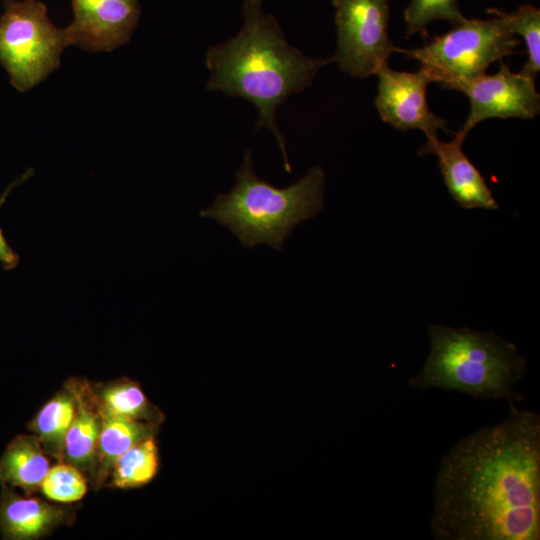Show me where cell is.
Returning <instances> with one entry per match:
<instances>
[{
	"label": "cell",
	"instance_id": "cell-1",
	"mask_svg": "<svg viewBox=\"0 0 540 540\" xmlns=\"http://www.w3.org/2000/svg\"><path fill=\"white\" fill-rule=\"evenodd\" d=\"M508 404L504 420L463 437L441 459L434 539H540V416Z\"/></svg>",
	"mask_w": 540,
	"mask_h": 540
},
{
	"label": "cell",
	"instance_id": "cell-2",
	"mask_svg": "<svg viewBox=\"0 0 540 540\" xmlns=\"http://www.w3.org/2000/svg\"><path fill=\"white\" fill-rule=\"evenodd\" d=\"M243 12L240 32L206 52L205 63L211 73L207 89L252 102L258 108L256 129L271 130L284 169L291 173L275 111L291 95L310 86L317 72L334 60L311 58L291 46L274 17L264 13L261 0H245Z\"/></svg>",
	"mask_w": 540,
	"mask_h": 540
},
{
	"label": "cell",
	"instance_id": "cell-3",
	"mask_svg": "<svg viewBox=\"0 0 540 540\" xmlns=\"http://www.w3.org/2000/svg\"><path fill=\"white\" fill-rule=\"evenodd\" d=\"M324 180L323 169L314 166L290 186L275 187L257 176L249 149L230 192L219 194L199 215L227 227L245 247L281 250L296 225L321 211Z\"/></svg>",
	"mask_w": 540,
	"mask_h": 540
},
{
	"label": "cell",
	"instance_id": "cell-4",
	"mask_svg": "<svg viewBox=\"0 0 540 540\" xmlns=\"http://www.w3.org/2000/svg\"><path fill=\"white\" fill-rule=\"evenodd\" d=\"M430 351L409 386L443 389L481 399H520L515 386L526 372L516 346L491 332L433 325Z\"/></svg>",
	"mask_w": 540,
	"mask_h": 540
},
{
	"label": "cell",
	"instance_id": "cell-5",
	"mask_svg": "<svg viewBox=\"0 0 540 540\" xmlns=\"http://www.w3.org/2000/svg\"><path fill=\"white\" fill-rule=\"evenodd\" d=\"M490 20L465 19L445 34L436 35L423 47L397 48L420 63L431 82L450 89L460 80L485 73L488 66L516 51L519 40L497 14Z\"/></svg>",
	"mask_w": 540,
	"mask_h": 540
},
{
	"label": "cell",
	"instance_id": "cell-6",
	"mask_svg": "<svg viewBox=\"0 0 540 540\" xmlns=\"http://www.w3.org/2000/svg\"><path fill=\"white\" fill-rule=\"evenodd\" d=\"M0 16V63L11 85L26 92L60 65L63 50L72 45L65 28L55 26L39 0H3Z\"/></svg>",
	"mask_w": 540,
	"mask_h": 540
},
{
	"label": "cell",
	"instance_id": "cell-7",
	"mask_svg": "<svg viewBox=\"0 0 540 540\" xmlns=\"http://www.w3.org/2000/svg\"><path fill=\"white\" fill-rule=\"evenodd\" d=\"M338 46L333 60L352 77L376 75L397 51L389 38L388 0H333Z\"/></svg>",
	"mask_w": 540,
	"mask_h": 540
},
{
	"label": "cell",
	"instance_id": "cell-8",
	"mask_svg": "<svg viewBox=\"0 0 540 540\" xmlns=\"http://www.w3.org/2000/svg\"><path fill=\"white\" fill-rule=\"evenodd\" d=\"M450 90L464 93L470 101V113L458 131L464 137L486 119H532L540 111L535 77L511 72L502 61L497 73L460 80Z\"/></svg>",
	"mask_w": 540,
	"mask_h": 540
},
{
	"label": "cell",
	"instance_id": "cell-9",
	"mask_svg": "<svg viewBox=\"0 0 540 540\" xmlns=\"http://www.w3.org/2000/svg\"><path fill=\"white\" fill-rule=\"evenodd\" d=\"M376 75L375 105L382 121L400 131L419 129L427 139L436 137L440 129L449 132L447 121L435 115L428 106L426 89L431 81L422 70L395 71L387 64Z\"/></svg>",
	"mask_w": 540,
	"mask_h": 540
},
{
	"label": "cell",
	"instance_id": "cell-10",
	"mask_svg": "<svg viewBox=\"0 0 540 540\" xmlns=\"http://www.w3.org/2000/svg\"><path fill=\"white\" fill-rule=\"evenodd\" d=\"M66 27L73 45L89 52H111L126 44L138 24L139 0H72Z\"/></svg>",
	"mask_w": 540,
	"mask_h": 540
},
{
	"label": "cell",
	"instance_id": "cell-11",
	"mask_svg": "<svg viewBox=\"0 0 540 540\" xmlns=\"http://www.w3.org/2000/svg\"><path fill=\"white\" fill-rule=\"evenodd\" d=\"M454 135L450 142H442L437 136L428 138L418 154H435L438 157L446 187L459 206L465 209H497L498 204L484 177L462 150L465 137L458 132Z\"/></svg>",
	"mask_w": 540,
	"mask_h": 540
},
{
	"label": "cell",
	"instance_id": "cell-12",
	"mask_svg": "<svg viewBox=\"0 0 540 540\" xmlns=\"http://www.w3.org/2000/svg\"><path fill=\"white\" fill-rule=\"evenodd\" d=\"M70 511L41 499L21 496L1 485L0 532L5 540H35L71 520Z\"/></svg>",
	"mask_w": 540,
	"mask_h": 540
},
{
	"label": "cell",
	"instance_id": "cell-13",
	"mask_svg": "<svg viewBox=\"0 0 540 540\" xmlns=\"http://www.w3.org/2000/svg\"><path fill=\"white\" fill-rule=\"evenodd\" d=\"M69 382L76 395L77 407L66 434L63 462L76 467L83 474H88L92 480L102 414L92 385L86 380L76 378H71Z\"/></svg>",
	"mask_w": 540,
	"mask_h": 540
},
{
	"label": "cell",
	"instance_id": "cell-14",
	"mask_svg": "<svg viewBox=\"0 0 540 540\" xmlns=\"http://www.w3.org/2000/svg\"><path fill=\"white\" fill-rule=\"evenodd\" d=\"M98 404L102 414V428L96 450L95 471L91 480L95 489L105 483L114 462L121 454L134 445L154 437L158 431V425L116 414L101 406L99 402Z\"/></svg>",
	"mask_w": 540,
	"mask_h": 540
},
{
	"label": "cell",
	"instance_id": "cell-15",
	"mask_svg": "<svg viewBox=\"0 0 540 540\" xmlns=\"http://www.w3.org/2000/svg\"><path fill=\"white\" fill-rule=\"evenodd\" d=\"M49 461L36 435L19 434L6 446L0 459V484L21 489L26 496L40 491Z\"/></svg>",
	"mask_w": 540,
	"mask_h": 540
},
{
	"label": "cell",
	"instance_id": "cell-16",
	"mask_svg": "<svg viewBox=\"0 0 540 540\" xmlns=\"http://www.w3.org/2000/svg\"><path fill=\"white\" fill-rule=\"evenodd\" d=\"M76 407V395L68 381L27 425L39 439L44 452L59 462H63L65 438L74 419Z\"/></svg>",
	"mask_w": 540,
	"mask_h": 540
},
{
	"label": "cell",
	"instance_id": "cell-17",
	"mask_svg": "<svg viewBox=\"0 0 540 540\" xmlns=\"http://www.w3.org/2000/svg\"><path fill=\"white\" fill-rule=\"evenodd\" d=\"M92 388L100 405L116 414L158 426L165 419L146 398L139 384L126 377Z\"/></svg>",
	"mask_w": 540,
	"mask_h": 540
},
{
	"label": "cell",
	"instance_id": "cell-18",
	"mask_svg": "<svg viewBox=\"0 0 540 540\" xmlns=\"http://www.w3.org/2000/svg\"><path fill=\"white\" fill-rule=\"evenodd\" d=\"M158 469V449L154 437L146 439L121 454L114 462L110 486L128 489L150 482Z\"/></svg>",
	"mask_w": 540,
	"mask_h": 540
},
{
	"label": "cell",
	"instance_id": "cell-19",
	"mask_svg": "<svg viewBox=\"0 0 540 540\" xmlns=\"http://www.w3.org/2000/svg\"><path fill=\"white\" fill-rule=\"evenodd\" d=\"M487 13L501 16L514 35L523 37L528 59L520 73L535 77L540 70V10L531 5H522L513 12L493 8L488 9Z\"/></svg>",
	"mask_w": 540,
	"mask_h": 540
},
{
	"label": "cell",
	"instance_id": "cell-20",
	"mask_svg": "<svg viewBox=\"0 0 540 540\" xmlns=\"http://www.w3.org/2000/svg\"><path fill=\"white\" fill-rule=\"evenodd\" d=\"M404 19L406 38L416 33L427 38L429 22L440 19L455 25L466 18L462 15L457 0H412L404 11Z\"/></svg>",
	"mask_w": 540,
	"mask_h": 540
},
{
	"label": "cell",
	"instance_id": "cell-21",
	"mask_svg": "<svg viewBox=\"0 0 540 540\" xmlns=\"http://www.w3.org/2000/svg\"><path fill=\"white\" fill-rule=\"evenodd\" d=\"M40 491L56 502H76L86 494L87 480L76 467L59 462L47 472Z\"/></svg>",
	"mask_w": 540,
	"mask_h": 540
},
{
	"label": "cell",
	"instance_id": "cell-22",
	"mask_svg": "<svg viewBox=\"0 0 540 540\" xmlns=\"http://www.w3.org/2000/svg\"><path fill=\"white\" fill-rule=\"evenodd\" d=\"M33 172V169H28L19 178L8 185L0 196V209L12 190L23 182L27 181L33 175ZM19 262L20 257L18 253L9 244L3 233V229L0 226V264L2 268L6 271L13 270L18 266Z\"/></svg>",
	"mask_w": 540,
	"mask_h": 540
}]
</instances>
